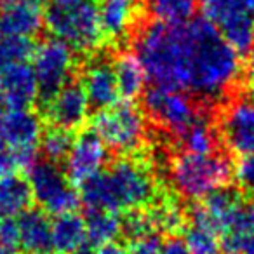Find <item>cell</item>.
Instances as JSON below:
<instances>
[{
  "label": "cell",
  "mask_w": 254,
  "mask_h": 254,
  "mask_svg": "<svg viewBox=\"0 0 254 254\" xmlns=\"http://www.w3.org/2000/svg\"><path fill=\"white\" fill-rule=\"evenodd\" d=\"M33 71L39 80L40 94L49 99L70 82L75 70L73 47L60 39H49L33 53Z\"/></svg>",
  "instance_id": "cell-9"
},
{
  "label": "cell",
  "mask_w": 254,
  "mask_h": 254,
  "mask_svg": "<svg viewBox=\"0 0 254 254\" xmlns=\"http://www.w3.org/2000/svg\"><path fill=\"white\" fill-rule=\"evenodd\" d=\"M198 0H146V12L153 21L181 25L193 18Z\"/></svg>",
  "instance_id": "cell-24"
},
{
  "label": "cell",
  "mask_w": 254,
  "mask_h": 254,
  "mask_svg": "<svg viewBox=\"0 0 254 254\" xmlns=\"http://www.w3.org/2000/svg\"><path fill=\"white\" fill-rule=\"evenodd\" d=\"M185 244L191 254H219L221 249V235L204 223L191 221L185 226Z\"/></svg>",
  "instance_id": "cell-26"
},
{
  "label": "cell",
  "mask_w": 254,
  "mask_h": 254,
  "mask_svg": "<svg viewBox=\"0 0 254 254\" xmlns=\"http://www.w3.org/2000/svg\"><path fill=\"white\" fill-rule=\"evenodd\" d=\"M44 254H49V253H44Z\"/></svg>",
  "instance_id": "cell-42"
},
{
  "label": "cell",
  "mask_w": 254,
  "mask_h": 254,
  "mask_svg": "<svg viewBox=\"0 0 254 254\" xmlns=\"http://www.w3.org/2000/svg\"><path fill=\"white\" fill-rule=\"evenodd\" d=\"M92 131L108 148L119 153H132L145 141L146 119L132 103H117L96 113Z\"/></svg>",
  "instance_id": "cell-6"
},
{
  "label": "cell",
  "mask_w": 254,
  "mask_h": 254,
  "mask_svg": "<svg viewBox=\"0 0 254 254\" xmlns=\"http://www.w3.org/2000/svg\"><path fill=\"white\" fill-rule=\"evenodd\" d=\"M37 157L39 153L19 152L7 143L0 141V178L14 176L19 171H30L37 164Z\"/></svg>",
  "instance_id": "cell-29"
},
{
  "label": "cell",
  "mask_w": 254,
  "mask_h": 254,
  "mask_svg": "<svg viewBox=\"0 0 254 254\" xmlns=\"http://www.w3.org/2000/svg\"><path fill=\"white\" fill-rule=\"evenodd\" d=\"M75 143L73 131H68L63 127H51L44 132L40 138V150L46 155L47 160L54 164H60L66 160L68 153H70L71 146Z\"/></svg>",
  "instance_id": "cell-27"
},
{
  "label": "cell",
  "mask_w": 254,
  "mask_h": 254,
  "mask_svg": "<svg viewBox=\"0 0 254 254\" xmlns=\"http://www.w3.org/2000/svg\"><path fill=\"white\" fill-rule=\"evenodd\" d=\"M28 183L33 198L47 214L61 216L75 212L82 204L80 193L73 190L66 173L51 160L37 162L30 169Z\"/></svg>",
  "instance_id": "cell-7"
},
{
  "label": "cell",
  "mask_w": 254,
  "mask_h": 254,
  "mask_svg": "<svg viewBox=\"0 0 254 254\" xmlns=\"http://www.w3.org/2000/svg\"><path fill=\"white\" fill-rule=\"evenodd\" d=\"M162 239L157 232H150L145 235L129 239L127 253L129 254H159L162 247Z\"/></svg>",
  "instance_id": "cell-32"
},
{
  "label": "cell",
  "mask_w": 254,
  "mask_h": 254,
  "mask_svg": "<svg viewBox=\"0 0 254 254\" xmlns=\"http://www.w3.org/2000/svg\"><path fill=\"white\" fill-rule=\"evenodd\" d=\"M37 46L26 37H2L0 35V70L16 63H25L33 56Z\"/></svg>",
  "instance_id": "cell-28"
},
{
  "label": "cell",
  "mask_w": 254,
  "mask_h": 254,
  "mask_svg": "<svg viewBox=\"0 0 254 254\" xmlns=\"http://www.w3.org/2000/svg\"><path fill=\"white\" fill-rule=\"evenodd\" d=\"M226 254H254V230L244 233H226L221 240Z\"/></svg>",
  "instance_id": "cell-31"
},
{
  "label": "cell",
  "mask_w": 254,
  "mask_h": 254,
  "mask_svg": "<svg viewBox=\"0 0 254 254\" xmlns=\"http://www.w3.org/2000/svg\"><path fill=\"white\" fill-rule=\"evenodd\" d=\"M247 80H249L251 94H254V49L249 56V61H247Z\"/></svg>",
  "instance_id": "cell-37"
},
{
  "label": "cell",
  "mask_w": 254,
  "mask_h": 254,
  "mask_svg": "<svg viewBox=\"0 0 254 254\" xmlns=\"http://www.w3.org/2000/svg\"><path fill=\"white\" fill-rule=\"evenodd\" d=\"M181 148L188 153H197V155H209L216 153L218 146V138H216L214 127L209 124L207 119H198L187 127L180 134Z\"/></svg>",
  "instance_id": "cell-25"
},
{
  "label": "cell",
  "mask_w": 254,
  "mask_h": 254,
  "mask_svg": "<svg viewBox=\"0 0 254 254\" xmlns=\"http://www.w3.org/2000/svg\"><path fill=\"white\" fill-rule=\"evenodd\" d=\"M108 160L106 145L94 131L82 132L66 157V176L71 185L80 187L92 176L101 173Z\"/></svg>",
  "instance_id": "cell-12"
},
{
  "label": "cell",
  "mask_w": 254,
  "mask_h": 254,
  "mask_svg": "<svg viewBox=\"0 0 254 254\" xmlns=\"http://www.w3.org/2000/svg\"><path fill=\"white\" fill-rule=\"evenodd\" d=\"M44 14L33 0H0V35L26 37L42 30Z\"/></svg>",
  "instance_id": "cell-16"
},
{
  "label": "cell",
  "mask_w": 254,
  "mask_h": 254,
  "mask_svg": "<svg viewBox=\"0 0 254 254\" xmlns=\"http://www.w3.org/2000/svg\"><path fill=\"white\" fill-rule=\"evenodd\" d=\"M0 246L12 247V249H18L19 247L18 218L0 219Z\"/></svg>",
  "instance_id": "cell-34"
},
{
  "label": "cell",
  "mask_w": 254,
  "mask_h": 254,
  "mask_svg": "<svg viewBox=\"0 0 254 254\" xmlns=\"http://www.w3.org/2000/svg\"><path fill=\"white\" fill-rule=\"evenodd\" d=\"M235 173L228 157L209 153H181L173 160L171 174L176 188L188 198H204L232 181Z\"/></svg>",
  "instance_id": "cell-5"
},
{
  "label": "cell",
  "mask_w": 254,
  "mask_h": 254,
  "mask_svg": "<svg viewBox=\"0 0 254 254\" xmlns=\"http://www.w3.org/2000/svg\"><path fill=\"white\" fill-rule=\"evenodd\" d=\"M235 176L244 190L254 191V152L240 157L235 166Z\"/></svg>",
  "instance_id": "cell-33"
},
{
  "label": "cell",
  "mask_w": 254,
  "mask_h": 254,
  "mask_svg": "<svg viewBox=\"0 0 254 254\" xmlns=\"http://www.w3.org/2000/svg\"><path fill=\"white\" fill-rule=\"evenodd\" d=\"M122 233V219L117 212L108 211H89L85 218V235L87 242L94 247L115 242Z\"/></svg>",
  "instance_id": "cell-23"
},
{
  "label": "cell",
  "mask_w": 254,
  "mask_h": 254,
  "mask_svg": "<svg viewBox=\"0 0 254 254\" xmlns=\"http://www.w3.org/2000/svg\"><path fill=\"white\" fill-rule=\"evenodd\" d=\"M85 242V219L82 216H78L77 212L54 216L53 249L58 254H73Z\"/></svg>",
  "instance_id": "cell-20"
},
{
  "label": "cell",
  "mask_w": 254,
  "mask_h": 254,
  "mask_svg": "<svg viewBox=\"0 0 254 254\" xmlns=\"http://www.w3.org/2000/svg\"><path fill=\"white\" fill-rule=\"evenodd\" d=\"M113 70H115L117 82H119L120 98L134 99L141 94L143 89H145L146 73L136 54H120L113 63Z\"/></svg>",
  "instance_id": "cell-21"
},
{
  "label": "cell",
  "mask_w": 254,
  "mask_h": 254,
  "mask_svg": "<svg viewBox=\"0 0 254 254\" xmlns=\"http://www.w3.org/2000/svg\"><path fill=\"white\" fill-rule=\"evenodd\" d=\"M40 94L33 66L16 63L0 70V98L9 108H30Z\"/></svg>",
  "instance_id": "cell-15"
},
{
  "label": "cell",
  "mask_w": 254,
  "mask_h": 254,
  "mask_svg": "<svg viewBox=\"0 0 254 254\" xmlns=\"http://www.w3.org/2000/svg\"><path fill=\"white\" fill-rule=\"evenodd\" d=\"M42 126L30 108H9L0 112V141L14 150L26 153H39Z\"/></svg>",
  "instance_id": "cell-13"
},
{
  "label": "cell",
  "mask_w": 254,
  "mask_h": 254,
  "mask_svg": "<svg viewBox=\"0 0 254 254\" xmlns=\"http://www.w3.org/2000/svg\"><path fill=\"white\" fill-rule=\"evenodd\" d=\"M4 108H5V103H4V99L0 98V112H2V110H4Z\"/></svg>",
  "instance_id": "cell-40"
},
{
  "label": "cell",
  "mask_w": 254,
  "mask_h": 254,
  "mask_svg": "<svg viewBox=\"0 0 254 254\" xmlns=\"http://www.w3.org/2000/svg\"><path fill=\"white\" fill-rule=\"evenodd\" d=\"M89 106L84 85L80 82H68L46 101V115L56 127L75 131L87 119Z\"/></svg>",
  "instance_id": "cell-14"
},
{
  "label": "cell",
  "mask_w": 254,
  "mask_h": 254,
  "mask_svg": "<svg viewBox=\"0 0 254 254\" xmlns=\"http://www.w3.org/2000/svg\"><path fill=\"white\" fill-rule=\"evenodd\" d=\"M33 200L28 180L18 176L0 178V219L18 218L28 211Z\"/></svg>",
  "instance_id": "cell-19"
},
{
  "label": "cell",
  "mask_w": 254,
  "mask_h": 254,
  "mask_svg": "<svg viewBox=\"0 0 254 254\" xmlns=\"http://www.w3.org/2000/svg\"><path fill=\"white\" fill-rule=\"evenodd\" d=\"M159 254H191V253L187 247V244H185L183 239H180V237H173V239H169L167 242L162 244Z\"/></svg>",
  "instance_id": "cell-35"
},
{
  "label": "cell",
  "mask_w": 254,
  "mask_h": 254,
  "mask_svg": "<svg viewBox=\"0 0 254 254\" xmlns=\"http://www.w3.org/2000/svg\"><path fill=\"white\" fill-rule=\"evenodd\" d=\"M99 18L105 37L120 39L134 21V5L131 0H105L99 7Z\"/></svg>",
  "instance_id": "cell-22"
},
{
  "label": "cell",
  "mask_w": 254,
  "mask_h": 254,
  "mask_svg": "<svg viewBox=\"0 0 254 254\" xmlns=\"http://www.w3.org/2000/svg\"><path fill=\"white\" fill-rule=\"evenodd\" d=\"M73 254H98V251L94 249V246H91L89 242H85V244H82V246L78 247Z\"/></svg>",
  "instance_id": "cell-38"
},
{
  "label": "cell",
  "mask_w": 254,
  "mask_h": 254,
  "mask_svg": "<svg viewBox=\"0 0 254 254\" xmlns=\"http://www.w3.org/2000/svg\"><path fill=\"white\" fill-rule=\"evenodd\" d=\"M44 23L56 39L66 42L75 51L96 49L105 39L96 0H82L73 4L51 0L44 14Z\"/></svg>",
  "instance_id": "cell-4"
},
{
  "label": "cell",
  "mask_w": 254,
  "mask_h": 254,
  "mask_svg": "<svg viewBox=\"0 0 254 254\" xmlns=\"http://www.w3.org/2000/svg\"><path fill=\"white\" fill-rule=\"evenodd\" d=\"M143 108L150 119L180 134L200 119L198 108L183 91L153 85L143 92Z\"/></svg>",
  "instance_id": "cell-10"
},
{
  "label": "cell",
  "mask_w": 254,
  "mask_h": 254,
  "mask_svg": "<svg viewBox=\"0 0 254 254\" xmlns=\"http://www.w3.org/2000/svg\"><path fill=\"white\" fill-rule=\"evenodd\" d=\"M98 254H129V253H127V247L120 246L117 242H108L105 246L98 247Z\"/></svg>",
  "instance_id": "cell-36"
},
{
  "label": "cell",
  "mask_w": 254,
  "mask_h": 254,
  "mask_svg": "<svg viewBox=\"0 0 254 254\" xmlns=\"http://www.w3.org/2000/svg\"><path fill=\"white\" fill-rule=\"evenodd\" d=\"M221 136L235 155L254 152V94L237 98L226 105L221 115Z\"/></svg>",
  "instance_id": "cell-11"
},
{
  "label": "cell",
  "mask_w": 254,
  "mask_h": 254,
  "mask_svg": "<svg viewBox=\"0 0 254 254\" xmlns=\"http://www.w3.org/2000/svg\"><path fill=\"white\" fill-rule=\"evenodd\" d=\"M33 2H37V4H39V2H44V0H33Z\"/></svg>",
  "instance_id": "cell-41"
},
{
  "label": "cell",
  "mask_w": 254,
  "mask_h": 254,
  "mask_svg": "<svg viewBox=\"0 0 254 254\" xmlns=\"http://www.w3.org/2000/svg\"><path fill=\"white\" fill-rule=\"evenodd\" d=\"M80 200L89 211L131 212L148 205L155 197V183L139 160H117L82 183Z\"/></svg>",
  "instance_id": "cell-3"
},
{
  "label": "cell",
  "mask_w": 254,
  "mask_h": 254,
  "mask_svg": "<svg viewBox=\"0 0 254 254\" xmlns=\"http://www.w3.org/2000/svg\"><path fill=\"white\" fill-rule=\"evenodd\" d=\"M190 30V80L188 92L214 101L232 91L242 75L240 53L204 16L188 21Z\"/></svg>",
  "instance_id": "cell-1"
},
{
  "label": "cell",
  "mask_w": 254,
  "mask_h": 254,
  "mask_svg": "<svg viewBox=\"0 0 254 254\" xmlns=\"http://www.w3.org/2000/svg\"><path fill=\"white\" fill-rule=\"evenodd\" d=\"M82 85L87 94L89 105L92 108L106 110L110 106L117 105L120 99L119 82L113 70V63L108 61H94L85 68Z\"/></svg>",
  "instance_id": "cell-17"
},
{
  "label": "cell",
  "mask_w": 254,
  "mask_h": 254,
  "mask_svg": "<svg viewBox=\"0 0 254 254\" xmlns=\"http://www.w3.org/2000/svg\"><path fill=\"white\" fill-rule=\"evenodd\" d=\"M19 247L30 254H44L53 249V221L42 209H28L18 216Z\"/></svg>",
  "instance_id": "cell-18"
},
{
  "label": "cell",
  "mask_w": 254,
  "mask_h": 254,
  "mask_svg": "<svg viewBox=\"0 0 254 254\" xmlns=\"http://www.w3.org/2000/svg\"><path fill=\"white\" fill-rule=\"evenodd\" d=\"M211 19L240 54L254 44V0H198Z\"/></svg>",
  "instance_id": "cell-8"
},
{
  "label": "cell",
  "mask_w": 254,
  "mask_h": 254,
  "mask_svg": "<svg viewBox=\"0 0 254 254\" xmlns=\"http://www.w3.org/2000/svg\"><path fill=\"white\" fill-rule=\"evenodd\" d=\"M0 254H19L18 249H12V247L0 246Z\"/></svg>",
  "instance_id": "cell-39"
},
{
  "label": "cell",
  "mask_w": 254,
  "mask_h": 254,
  "mask_svg": "<svg viewBox=\"0 0 254 254\" xmlns=\"http://www.w3.org/2000/svg\"><path fill=\"white\" fill-rule=\"evenodd\" d=\"M136 56L153 85L188 92L190 80V30L181 25L153 21L136 37Z\"/></svg>",
  "instance_id": "cell-2"
},
{
  "label": "cell",
  "mask_w": 254,
  "mask_h": 254,
  "mask_svg": "<svg viewBox=\"0 0 254 254\" xmlns=\"http://www.w3.org/2000/svg\"><path fill=\"white\" fill-rule=\"evenodd\" d=\"M150 214H152L153 223H155V226L159 230L176 233V232H180L181 228H185V214H183V211H181L180 204H178L174 198L162 200L159 204V207L153 209Z\"/></svg>",
  "instance_id": "cell-30"
}]
</instances>
